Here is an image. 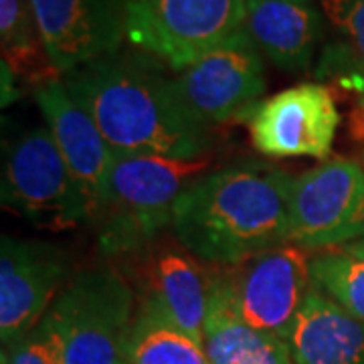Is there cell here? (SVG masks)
<instances>
[{
  "mask_svg": "<svg viewBox=\"0 0 364 364\" xmlns=\"http://www.w3.org/2000/svg\"><path fill=\"white\" fill-rule=\"evenodd\" d=\"M61 79L116 152L200 160L210 148L208 126L184 105L162 63L146 53L119 49Z\"/></svg>",
  "mask_w": 364,
  "mask_h": 364,
  "instance_id": "cell-1",
  "label": "cell"
},
{
  "mask_svg": "<svg viewBox=\"0 0 364 364\" xmlns=\"http://www.w3.org/2000/svg\"><path fill=\"white\" fill-rule=\"evenodd\" d=\"M294 178L265 164H233L200 176L178 198L172 233L196 259L233 267L287 243Z\"/></svg>",
  "mask_w": 364,
  "mask_h": 364,
  "instance_id": "cell-2",
  "label": "cell"
},
{
  "mask_svg": "<svg viewBox=\"0 0 364 364\" xmlns=\"http://www.w3.org/2000/svg\"><path fill=\"white\" fill-rule=\"evenodd\" d=\"M207 160H174L152 154H112L90 223L105 255L148 247L172 225L181 195L203 176Z\"/></svg>",
  "mask_w": 364,
  "mask_h": 364,
  "instance_id": "cell-3",
  "label": "cell"
},
{
  "mask_svg": "<svg viewBox=\"0 0 364 364\" xmlns=\"http://www.w3.org/2000/svg\"><path fill=\"white\" fill-rule=\"evenodd\" d=\"M45 320L63 346L65 364L128 363L134 291L109 267L83 269L55 298Z\"/></svg>",
  "mask_w": 364,
  "mask_h": 364,
  "instance_id": "cell-4",
  "label": "cell"
},
{
  "mask_svg": "<svg viewBox=\"0 0 364 364\" xmlns=\"http://www.w3.org/2000/svg\"><path fill=\"white\" fill-rule=\"evenodd\" d=\"M247 0H124L126 41L182 71L245 28Z\"/></svg>",
  "mask_w": 364,
  "mask_h": 364,
  "instance_id": "cell-5",
  "label": "cell"
},
{
  "mask_svg": "<svg viewBox=\"0 0 364 364\" xmlns=\"http://www.w3.org/2000/svg\"><path fill=\"white\" fill-rule=\"evenodd\" d=\"M2 205L51 231L90 223V200L47 126L23 130L4 146Z\"/></svg>",
  "mask_w": 364,
  "mask_h": 364,
  "instance_id": "cell-6",
  "label": "cell"
},
{
  "mask_svg": "<svg viewBox=\"0 0 364 364\" xmlns=\"http://www.w3.org/2000/svg\"><path fill=\"white\" fill-rule=\"evenodd\" d=\"M364 239V168L332 158L294 178L287 243L304 251H332Z\"/></svg>",
  "mask_w": 364,
  "mask_h": 364,
  "instance_id": "cell-7",
  "label": "cell"
},
{
  "mask_svg": "<svg viewBox=\"0 0 364 364\" xmlns=\"http://www.w3.org/2000/svg\"><path fill=\"white\" fill-rule=\"evenodd\" d=\"M213 275L243 322L287 342L312 291V257L284 243Z\"/></svg>",
  "mask_w": 364,
  "mask_h": 364,
  "instance_id": "cell-8",
  "label": "cell"
},
{
  "mask_svg": "<svg viewBox=\"0 0 364 364\" xmlns=\"http://www.w3.org/2000/svg\"><path fill=\"white\" fill-rule=\"evenodd\" d=\"M174 87L205 126L245 116L265 91L263 55L243 28L215 51L178 71Z\"/></svg>",
  "mask_w": 364,
  "mask_h": 364,
  "instance_id": "cell-9",
  "label": "cell"
},
{
  "mask_svg": "<svg viewBox=\"0 0 364 364\" xmlns=\"http://www.w3.org/2000/svg\"><path fill=\"white\" fill-rule=\"evenodd\" d=\"M251 140L272 158L326 160L340 126L336 100L322 83H301L279 91L251 112Z\"/></svg>",
  "mask_w": 364,
  "mask_h": 364,
  "instance_id": "cell-10",
  "label": "cell"
},
{
  "mask_svg": "<svg viewBox=\"0 0 364 364\" xmlns=\"http://www.w3.org/2000/svg\"><path fill=\"white\" fill-rule=\"evenodd\" d=\"M67 272L65 251L57 245L2 235L0 338L4 348L13 346L45 318Z\"/></svg>",
  "mask_w": 364,
  "mask_h": 364,
  "instance_id": "cell-11",
  "label": "cell"
},
{
  "mask_svg": "<svg viewBox=\"0 0 364 364\" xmlns=\"http://www.w3.org/2000/svg\"><path fill=\"white\" fill-rule=\"evenodd\" d=\"M47 59L59 75L119 51L124 0H31Z\"/></svg>",
  "mask_w": 364,
  "mask_h": 364,
  "instance_id": "cell-12",
  "label": "cell"
},
{
  "mask_svg": "<svg viewBox=\"0 0 364 364\" xmlns=\"http://www.w3.org/2000/svg\"><path fill=\"white\" fill-rule=\"evenodd\" d=\"M35 100L61 156L65 158L93 210L114 150L105 142L90 114L73 102L61 77L41 83L35 91Z\"/></svg>",
  "mask_w": 364,
  "mask_h": 364,
  "instance_id": "cell-13",
  "label": "cell"
},
{
  "mask_svg": "<svg viewBox=\"0 0 364 364\" xmlns=\"http://www.w3.org/2000/svg\"><path fill=\"white\" fill-rule=\"evenodd\" d=\"M245 31L273 65L299 73L312 65L324 39L326 18L310 2L247 0Z\"/></svg>",
  "mask_w": 364,
  "mask_h": 364,
  "instance_id": "cell-14",
  "label": "cell"
},
{
  "mask_svg": "<svg viewBox=\"0 0 364 364\" xmlns=\"http://www.w3.org/2000/svg\"><path fill=\"white\" fill-rule=\"evenodd\" d=\"M144 308L205 344L210 275L191 255L166 249L146 261Z\"/></svg>",
  "mask_w": 364,
  "mask_h": 364,
  "instance_id": "cell-15",
  "label": "cell"
},
{
  "mask_svg": "<svg viewBox=\"0 0 364 364\" xmlns=\"http://www.w3.org/2000/svg\"><path fill=\"white\" fill-rule=\"evenodd\" d=\"M287 346L294 364H364V322L312 286Z\"/></svg>",
  "mask_w": 364,
  "mask_h": 364,
  "instance_id": "cell-16",
  "label": "cell"
},
{
  "mask_svg": "<svg viewBox=\"0 0 364 364\" xmlns=\"http://www.w3.org/2000/svg\"><path fill=\"white\" fill-rule=\"evenodd\" d=\"M205 352L208 364H294L286 340L261 332L235 314L213 273L205 322Z\"/></svg>",
  "mask_w": 364,
  "mask_h": 364,
  "instance_id": "cell-17",
  "label": "cell"
},
{
  "mask_svg": "<svg viewBox=\"0 0 364 364\" xmlns=\"http://www.w3.org/2000/svg\"><path fill=\"white\" fill-rule=\"evenodd\" d=\"M320 9L336 35L322 51L320 77L364 93V0H320Z\"/></svg>",
  "mask_w": 364,
  "mask_h": 364,
  "instance_id": "cell-18",
  "label": "cell"
},
{
  "mask_svg": "<svg viewBox=\"0 0 364 364\" xmlns=\"http://www.w3.org/2000/svg\"><path fill=\"white\" fill-rule=\"evenodd\" d=\"M128 364H208V356L205 344L142 306L128 342Z\"/></svg>",
  "mask_w": 364,
  "mask_h": 364,
  "instance_id": "cell-19",
  "label": "cell"
},
{
  "mask_svg": "<svg viewBox=\"0 0 364 364\" xmlns=\"http://www.w3.org/2000/svg\"><path fill=\"white\" fill-rule=\"evenodd\" d=\"M0 45H2V67L18 75H41L43 81L55 77H45L43 67H39L41 57L45 53L39 26L31 0H0ZM49 61V59H47Z\"/></svg>",
  "mask_w": 364,
  "mask_h": 364,
  "instance_id": "cell-20",
  "label": "cell"
},
{
  "mask_svg": "<svg viewBox=\"0 0 364 364\" xmlns=\"http://www.w3.org/2000/svg\"><path fill=\"white\" fill-rule=\"evenodd\" d=\"M312 286L364 322V259H356L342 249L316 253Z\"/></svg>",
  "mask_w": 364,
  "mask_h": 364,
  "instance_id": "cell-21",
  "label": "cell"
},
{
  "mask_svg": "<svg viewBox=\"0 0 364 364\" xmlns=\"http://www.w3.org/2000/svg\"><path fill=\"white\" fill-rule=\"evenodd\" d=\"M6 356L9 364H65L59 336L45 318L28 334L9 346Z\"/></svg>",
  "mask_w": 364,
  "mask_h": 364,
  "instance_id": "cell-22",
  "label": "cell"
},
{
  "mask_svg": "<svg viewBox=\"0 0 364 364\" xmlns=\"http://www.w3.org/2000/svg\"><path fill=\"white\" fill-rule=\"evenodd\" d=\"M344 253H348L352 257H356V259H364V239L360 241H356V243H352V245H346V247H342Z\"/></svg>",
  "mask_w": 364,
  "mask_h": 364,
  "instance_id": "cell-23",
  "label": "cell"
},
{
  "mask_svg": "<svg viewBox=\"0 0 364 364\" xmlns=\"http://www.w3.org/2000/svg\"><path fill=\"white\" fill-rule=\"evenodd\" d=\"M2 364H9V356H6V352H2Z\"/></svg>",
  "mask_w": 364,
  "mask_h": 364,
  "instance_id": "cell-24",
  "label": "cell"
},
{
  "mask_svg": "<svg viewBox=\"0 0 364 364\" xmlns=\"http://www.w3.org/2000/svg\"><path fill=\"white\" fill-rule=\"evenodd\" d=\"M294 2H310V0H294Z\"/></svg>",
  "mask_w": 364,
  "mask_h": 364,
  "instance_id": "cell-25",
  "label": "cell"
},
{
  "mask_svg": "<svg viewBox=\"0 0 364 364\" xmlns=\"http://www.w3.org/2000/svg\"><path fill=\"white\" fill-rule=\"evenodd\" d=\"M360 100H363V107H364V93H363V97H360Z\"/></svg>",
  "mask_w": 364,
  "mask_h": 364,
  "instance_id": "cell-26",
  "label": "cell"
},
{
  "mask_svg": "<svg viewBox=\"0 0 364 364\" xmlns=\"http://www.w3.org/2000/svg\"><path fill=\"white\" fill-rule=\"evenodd\" d=\"M124 364H128V363H124Z\"/></svg>",
  "mask_w": 364,
  "mask_h": 364,
  "instance_id": "cell-27",
  "label": "cell"
}]
</instances>
